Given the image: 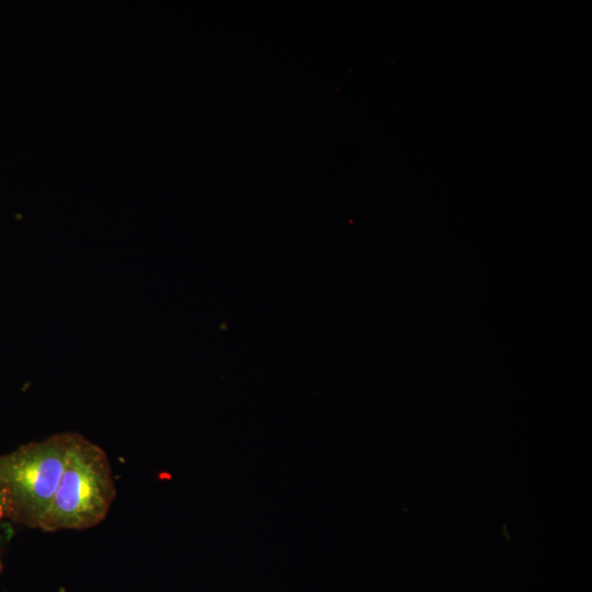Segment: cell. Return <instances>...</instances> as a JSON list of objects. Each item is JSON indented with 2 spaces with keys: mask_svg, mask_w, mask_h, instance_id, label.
I'll use <instances>...</instances> for the list:
<instances>
[{
  "mask_svg": "<svg viewBox=\"0 0 592 592\" xmlns=\"http://www.w3.org/2000/svg\"><path fill=\"white\" fill-rule=\"evenodd\" d=\"M116 497L112 467L105 451L76 433L53 501L41 531H83L100 524Z\"/></svg>",
  "mask_w": 592,
  "mask_h": 592,
  "instance_id": "cell-1",
  "label": "cell"
},
{
  "mask_svg": "<svg viewBox=\"0 0 592 592\" xmlns=\"http://www.w3.org/2000/svg\"><path fill=\"white\" fill-rule=\"evenodd\" d=\"M73 434L57 433L0 455L5 519L39 528L60 482Z\"/></svg>",
  "mask_w": 592,
  "mask_h": 592,
  "instance_id": "cell-2",
  "label": "cell"
},
{
  "mask_svg": "<svg viewBox=\"0 0 592 592\" xmlns=\"http://www.w3.org/2000/svg\"><path fill=\"white\" fill-rule=\"evenodd\" d=\"M5 519V500L2 488L0 486V523Z\"/></svg>",
  "mask_w": 592,
  "mask_h": 592,
  "instance_id": "cell-3",
  "label": "cell"
},
{
  "mask_svg": "<svg viewBox=\"0 0 592 592\" xmlns=\"http://www.w3.org/2000/svg\"><path fill=\"white\" fill-rule=\"evenodd\" d=\"M2 570H3V562H2V559L0 557V573L2 572Z\"/></svg>",
  "mask_w": 592,
  "mask_h": 592,
  "instance_id": "cell-4",
  "label": "cell"
}]
</instances>
